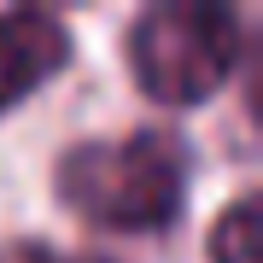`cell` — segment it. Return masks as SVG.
Listing matches in <instances>:
<instances>
[{"label":"cell","instance_id":"6da1fadb","mask_svg":"<svg viewBox=\"0 0 263 263\" xmlns=\"http://www.w3.org/2000/svg\"><path fill=\"white\" fill-rule=\"evenodd\" d=\"M53 187L76 222L105 234H164L187 211V146L170 129L82 141L53 164Z\"/></svg>","mask_w":263,"mask_h":263},{"label":"cell","instance_id":"7a4b0ae2","mask_svg":"<svg viewBox=\"0 0 263 263\" xmlns=\"http://www.w3.org/2000/svg\"><path fill=\"white\" fill-rule=\"evenodd\" d=\"M246 59L240 12L222 0H158L129 24V70L146 100L193 111Z\"/></svg>","mask_w":263,"mask_h":263},{"label":"cell","instance_id":"3957f363","mask_svg":"<svg viewBox=\"0 0 263 263\" xmlns=\"http://www.w3.org/2000/svg\"><path fill=\"white\" fill-rule=\"evenodd\" d=\"M70 29L41 6H12L0 12V117L35 100L53 76L70 65Z\"/></svg>","mask_w":263,"mask_h":263},{"label":"cell","instance_id":"277c9868","mask_svg":"<svg viewBox=\"0 0 263 263\" xmlns=\"http://www.w3.org/2000/svg\"><path fill=\"white\" fill-rule=\"evenodd\" d=\"M205 257L211 263H263V199L257 193H240L234 205L211 222Z\"/></svg>","mask_w":263,"mask_h":263},{"label":"cell","instance_id":"5b68a950","mask_svg":"<svg viewBox=\"0 0 263 263\" xmlns=\"http://www.w3.org/2000/svg\"><path fill=\"white\" fill-rule=\"evenodd\" d=\"M12 263H105V257H76V252H53V246L29 240V246H12Z\"/></svg>","mask_w":263,"mask_h":263}]
</instances>
